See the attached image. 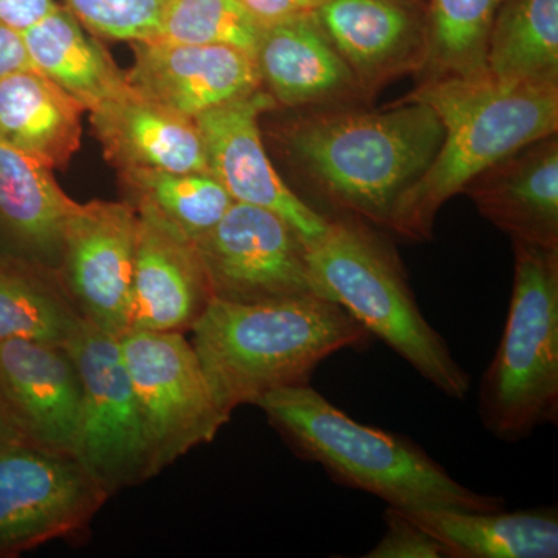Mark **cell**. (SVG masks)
<instances>
[{"instance_id": "6da1fadb", "label": "cell", "mask_w": 558, "mask_h": 558, "mask_svg": "<svg viewBox=\"0 0 558 558\" xmlns=\"http://www.w3.org/2000/svg\"><path fill=\"white\" fill-rule=\"evenodd\" d=\"M282 149L315 193L343 216L389 229L400 199L428 170L444 140L435 110L402 100L306 109L284 124Z\"/></svg>"}, {"instance_id": "7a4b0ae2", "label": "cell", "mask_w": 558, "mask_h": 558, "mask_svg": "<svg viewBox=\"0 0 558 558\" xmlns=\"http://www.w3.org/2000/svg\"><path fill=\"white\" fill-rule=\"evenodd\" d=\"M191 333L213 396L230 416L271 391L307 385L323 360L371 339L343 307L318 295L267 303L213 299Z\"/></svg>"}, {"instance_id": "3957f363", "label": "cell", "mask_w": 558, "mask_h": 558, "mask_svg": "<svg viewBox=\"0 0 558 558\" xmlns=\"http://www.w3.org/2000/svg\"><path fill=\"white\" fill-rule=\"evenodd\" d=\"M405 100L435 110L444 140L435 160L400 199L388 231L402 240H432L440 207L492 165L558 132V84L478 80L418 81Z\"/></svg>"}, {"instance_id": "277c9868", "label": "cell", "mask_w": 558, "mask_h": 558, "mask_svg": "<svg viewBox=\"0 0 558 558\" xmlns=\"http://www.w3.org/2000/svg\"><path fill=\"white\" fill-rule=\"evenodd\" d=\"M292 449L343 486L396 509L499 510L505 501L462 486L413 440L359 424L307 385L277 389L255 403Z\"/></svg>"}, {"instance_id": "5b68a950", "label": "cell", "mask_w": 558, "mask_h": 558, "mask_svg": "<svg viewBox=\"0 0 558 558\" xmlns=\"http://www.w3.org/2000/svg\"><path fill=\"white\" fill-rule=\"evenodd\" d=\"M306 260L315 295L343 307L444 395L468 396L469 374L422 315L398 253L373 226L349 216L329 219L323 234L306 242Z\"/></svg>"}, {"instance_id": "8992f818", "label": "cell", "mask_w": 558, "mask_h": 558, "mask_svg": "<svg viewBox=\"0 0 558 558\" xmlns=\"http://www.w3.org/2000/svg\"><path fill=\"white\" fill-rule=\"evenodd\" d=\"M508 322L480 389L488 432L517 442L558 416V250L513 241Z\"/></svg>"}, {"instance_id": "52a82bcc", "label": "cell", "mask_w": 558, "mask_h": 558, "mask_svg": "<svg viewBox=\"0 0 558 558\" xmlns=\"http://www.w3.org/2000/svg\"><path fill=\"white\" fill-rule=\"evenodd\" d=\"M119 341L156 476L211 442L230 414L216 402L196 351L182 332L130 330Z\"/></svg>"}, {"instance_id": "ba28073f", "label": "cell", "mask_w": 558, "mask_h": 558, "mask_svg": "<svg viewBox=\"0 0 558 558\" xmlns=\"http://www.w3.org/2000/svg\"><path fill=\"white\" fill-rule=\"evenodd\" d=\"M65 348L83 387L73 458L108 497L154 478L145 425L119 339L84 322Z\"/></svg>"}, {"instance_id": "9c48e42d", "label": "cell", "mask_w": 558, "mask_h": 558, "mask_svg": "<svg viewBox=\"0 0 558 558\" xmlns=\"http://www.w3.org/2000/svg\"><path fill=\"white\" fill-rule=\"evenodd\" d=\"M108 498L69 454L25 440L0 446V558L80 534Z\"/></svg>"}, {"instance_id": "30bf717a", "label": "cell", "mask_w": 558, "mask_h": 558, "mask_svg": "<svg viewBox=\"0 0 558 558\" xmlns=\"http://www.w3.org/2000/svg\"><path fill=\"white\" fill-rule=\"evenodd\" d=\"M194 244L213 299L267 303L315 295L303 238L270 209L233 202Z\"/></svg>"}, {"instance_id": "8fae6325", "label": "cell", "mask_w": 558, "mask_h": 558, "mask_svg": "<svg viewBox=\"0 0 558 558\" xmlns=\"http://www.w3.org/2000/svg\"><path fill=\"white\" fill-rule=\"evenodd\" d=\"M138 213L131 202L78 204L62 231L60 275L81 317L120 339L128 332Z\"/></svg>"}, {"instance_id": "7c38bea8", "label": "cell", "mask_w": 558, "mask_h": 558, "mask_svg": "<svg viewBox=\"0 0 558 558\" xmlns=\"http://www.w3.org/2000/svg\"><path fill=\"white\" fill-rule=\"evenodd\" d=\"M275 108L274 98L258 89L194 120L204 137L209 172L233 201L277 213L306 244L323 234L329 219L296 196L269 159L260 137L259 117Z\"/></svg>"}, {"instance_id": "4fadbf2b", "label": "cell", "mask_w": 558, "mask_h": 558, "mask_svg": "<svg viewBox=\"0 0 558 558\" xmlns=\"http://www.w3.org/2000/svg\"><path fill=\"white\" fill-rule=\"evenodd\" d=\"M0 400L22 440L73 457L83 387L68 348L35 340L0 341Z\"/></svg>"}, {"instance_id": "5bb4252c", "label": "cell", "mask_w": 558, "mask_h": 558, "mask_svg": "<svg viewBox=\"0 0 558 558\" xmlns=\"http://www.w3.org/2000/svg\"><path fill=\"white\" fill-rule=\"evenodd\" d=\"M312 16L368 100L424 68L427 16L418 17L402 0H322Z\"/></svg>"}, {"instance_id": "9a60e30c", "label": "cell", "mask_w": 558, "mask_h": 558, "mask_svg": "<svg viewBox=\"0 0 558 558\" xmlns=\"http://www.w3.org/2000/svg\"><path fill=\"white\" fill-rule=\"evenodd\" d=\"M132 49L128 83L143 97L193 120L263 89L255 60L245 51L157 39L134 43Z\"/></svg>"}, {"instance_id": "2e32d148", "label": "cell", "mask_w": 558, "mask_h": 558, "mask_svg": "<svg viewBox=\"0 0 558 558\" xmlns=\"http://www.w3.org/2000/svg\"><path fill=\"white\" fill-rule=\"evenodd\" d=\"M137 213L128 332L185 333L213 300L199 252L163 220L148 211Z\"/></svg>"}, {"instance_id": "e0dca14e", "label": "cell", "mask_w": 558, "mask_h": 558, "mask_svg": "<svg viewBox=\"0 0 558 558\" xmlns=\"http://www.w3.org/2000/svg\"><path fill=\"white\" fill-rule=\"evenodd\" d=\"M253 60L277 106L340 108L368 100L312 14L266 25Z\"/></svg>"}, {"instance_id": "ac0fdd59", "label": "cell", "mask_w": 558, "mask_h": 558, "mask_svg": "<svg viewBox=\"0 0 558 558\" xmlns=\"http://www.w3.org/2000/svg\"><path fill=\"white\" fill-rule=\"evenodd\" d=\"M461 193L512 241L558 250V135L497 161Z\"/></svg>"}, {"instance_id": "d6986e66", "label": "cell", "mask_w": 558, "mask_h": 558, "mask_svg": "<svg viewBox=\"0 0 558 558\" xmlns=\"http://www.w3.org/2000/svg\"><path fill=\"white\" fill-rule=\"evenodd\" d=\"M89 113L106 157L119 171L209 172L196 120L143 97L134 87Z\"/></svg>"}, {"instance_id": "ffe728a7", "label": "cell", "mask_w": 558, "mask_h": 558, "mask_svg": "<svg viewBox=\"0 0 558 558\" xmlns=\"http://www.w3.org/2000/svg\"><path fill=\"white\" fill-rule=\"evenodd\" d=\"M76 207L50 167L0 142V256L58 271L62 231Z\"/></svg>"}, {"instance_id": "44dd1931", "label": "cell", "mask_w": 558, "mask_h": 558, "mask_svg": "<svg viewBox=\"0 0 558 558\" xmlns=\"http://www.w3.org/2000/svg\"><path fill=\"white\" fill-rule=\"evenodd\" d=\"M86 109L38 70L0 78V142L62 170L81 148Z\"/></svg>"}, {"instance_id": "7402d4cb", "label": "cell", "mask_w": 558, "mask_h": 558, "mask_svg": "<svg viewBox=\"0 0 558 558\" xmlns=\"http://www.w3.org/2000/svg\"><path fill=\"white\" fill-rule=\"evenodd\" d=\"M438 539L446 557L556 558L558 519L549 510L398 509Z\"/></svg>"}, {"instance_id": "603a6c76", "label": "cell", "mask_w": 558, "mask_h": 558, "mask_svg": "<svg viewBox=\"0 0 558 558\" xmlns=\"http://www.w3.org/2000/svg\"><path fill=\"white\" fill-rule=\"evenodd\" d=\"M33 69L53 81L90 112L132 90L126 73L62 3L22 32Z\"/></svg>"}, {"instance_id": "cb8c5ba5", "label": "cell", "mask_w": 558, "mask_h": 558, "mask_svg": "<svg viewBox=\"0 0 558 558\" xmlns=\"http://www.w3.org/2000/svg\"><path fill=\"white\" fill-rule=\"evenodd\" d=\"M84 322L57 270L0 256V341L65 347Z\"/></svg>"}, {"instance_id": "d4e9b609", "label": "cell", "mask_w": 558, "mask_h": 558, "mask_svg": "<svg viewBox=\"0 0 558 558\" xmlns=\"http://www.w3.org/2000/svg\"><path fill=\"white\" fill-rule=\"evenodd\" d=\"M486 68L501 84H558V0H506L488 36Z\"/></svg>"}, {"instance_id": "484cf974", "label": "cell", "mask_w": 558, "mask_h": 558, "mask_svg": "<svg viewBox=\"0 0 558 558\" xmlns=\"http://www.w3.org/2000/svg\"><path fill=\"white\" fill-rule=\"evenodd\" d=\"M134 208L196 242L222 219L233 197L211 172L120 171Z\"/></svg>"}, {"instance_id": "4316f807", "label": "cell", "mask_w": 558, "mask_h": 558, "mask_svg": "<svg viewBox=\"0 0 558 558\" xmlns=\"http://www.w3.org/2000/svg\"><path fill=\"white\" fill-rule=\"evenodd\" d=\"M506 0H429L427 57L418 81L486 78L488 36Z\"/></svg>"}, {"instance_id": "83f0119b", "label": "cell", "mask_w": 558, "mask_h": 558, "mask_svg": "<svg viewBox=\"0 0 558 558\" xmlns=\"http://www.w3.org/2000/svg\"><path fill=\"white\" fill-rule=\"evenodd\" d=\"M263 31L240 0H171L154 39L231 47L255 57Z\"/></svg>"}, {"instance_id": "f1b7e54d", "label": "cell", "mask_w": 558, "mask_h": 558, "mask_svg": "<svg viewBox=\"0 0 558 558\" xmlns=\"http://www.w3.org/2000/svg\"><path fill=\"white\" fill-rule=\"evenodd\" d=\"M171 0H62L80 24L98 38L142 43L156 38Z\"/></svg>"}, {"instance_id": "f546056e", "label": "cell", "mask_w": 558, "mask_h": 558, "mask_svg": "<svg viewBox=\"0 0 558 558\" xmlns=\"http://www.w3.org/2000/svg\"><path fill=\"white\" fill-rule=\"evenodd\" d=\"M387 534L371 549L368 558H439L446 557V549L438 539L424 529L407 519L398 509L389 508L385 512Z\"/></svg>"}, {"instance_id": "4dcf8cb0", "label": "cell", "mask_w": 558, "mask_h": 558, "mask_svg": "<svg viewBox=\"0 0 558 558\" xmlns=\"http://www.w3.org/2000/svg\"><path fill=\"white\" fill-rule=\"evenodd\" d=\"M266 27L293 17L310 16L318 9L322 0H240Z\"/></svg>"}, {"instance_id": "1f68e13d", "label": "cell", "mask_w": 558, "mask_h": 558, "mask_svg": "<svg viewBox=\"0 0 558 558\" xmlns=\"http://www.w3.org/2000/svg\"><path fill=\"white\" fill-rule=\"evenodd\" d=\"M57 0H0V25L25 32L57 9Z\"/></svg>"}, {"instance_id": "d6a6232c", "label": "cell", "mask_w": 558, "mask_h": 558, "mask_svg": "<svg viewBox=\"0 0 558 558\" xmlns=\"http://www.w3.org/2000/svg\"><path fill=\"white\" fill-rule=\"evenodd\" d=\"M28 69L33 65L22 33L0 25V78Z\"/></svg>"}, {"instance_id": "836d02e7", "label": "cell", "mask_w": 558, "mask_h": 558, "mask_svg": "<svg viewBox=\"0 0 558 558\" xmlns=\"http://www.w3.org/2000/svg\"><path fill=\"white\" fill-rule=\"evenodd\" d=\"M16 440H22L21 436L17 435L16 429L11 424L9 416H7V411L3 409L2 400H0V446L16 442Z\"/></svg>"}]
</instances>
